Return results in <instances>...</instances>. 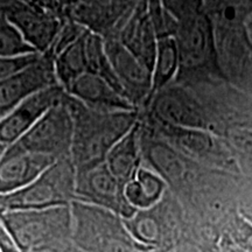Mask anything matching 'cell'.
Listing matches in <instances>:
<instances>
[{"mask_svg": "<svg viewBox=\"0 0 252 252\" xmlns=\"http://www.w3.org/2000/svg\"><path fill=\"white\" fill-rule=\"evenodd\" d=\"M190 89L203 104L213 132L234 157L241 174L252 180L251 97L225 78L203 82Z\"/></svg>", "mask_w": 252, "mask_h": 252, "instance_id": "6da1fadb", "label": "cell"}, {"mask_svg": "<svg viewBox=\"0 0 252 252\" xmlns=\"http://www.w3.org/2000/svg\"><path fill=\"white\" fill-rule=\"evenodd\" d=\"M74 119L70 159L82 169L105 161L110 150L138 124L141 111H99L68 94Z\"/></svg>", "mask_w": 252, "mask_h": 252, "instance_id": "7a4b0ae2", "label": "cell"}, {"mask_svg": "<svg viewBox=\"0 0 252 252\" xmlns=\"http://www.w3.org/2000/svg\"><path fill=\"white\" fill-rule=\"evenodd\" d=\"M174 39L180 58L175 82L190 88L225 78L219 65L214 25L207 11L176 21Z\"/></svg>", "mask_w": 252, "mask_h": 252, "instance_id": "3957f363", "label": "cell"}, {"mask_svg": "<svg viewBox=\"0 0 252 252\" xmlns=\"http://www.w3.org/2000/svg\"><path fill=\"white\" fill-rule=\"evenodd\" d=\"M70 207L72 239L84 252H149L135 242L117 214L80 201Z\"/></svg>", "mask_w": 252, "mask_h": 252, "instance_id": "277c9868", "label": "cell"}, {"mask_svg": "<svg viewBox=\"0 0 252 252\" xmlns=\"http://www.w3.org/2000/svg\"><path fill=\"white\" fill-rule=\"evenodd\" d=\"M124 222L135 242L149 252H168L188 242L189 228L184 208L169 189L159 203L150 209L138 210Z\"/></svg>", "mask_w": 252, "mask_h": 252, "instance_id": "5b68a950", "label": "cell"}, {"mask_svg": "<svg viewBox=\"0 0 252 252\" xmlns=\"http://www.w3.org/2000/svg\"><path fill=\"white\" fill-rule=\"evenodd\" d=\"M76 168L70 157L56 160L39 178L13 193L0 195V212L70 206L75 201Z\"/></svg>", "mask_w": 252, "mask_h": 252, "instance_id": "8992f818", "label": "cell"}, {"mask_svg": "<svg viewBox=\"0 0 252 252\" xmlns=\"http://www.w3.org/2000/svg\"><path fill=\"white\" fill-rule=\"evenodd\" d=\"M70 206L0 212V222L20 250L28 252L72 237Z\"/></svg>", "mask_w": 252, "mask_h": 252, "instance_id": "52a82bcc", "label": "cell"}, {"mask_svg": "<svg viewBox=\"0 0 252 252\" xmlns=\"http://www.w3.org/2000/svg\"><path fill=\"white\" fill-rule=\"evenodd\" d=\"M144 119L162 139L191 161L208 168L242 175L234 157L214 132L203 128H186L156 124L146 118Z\"/></svg>", "mask_w": 252, "mask_h": 252, "instance_id": "ba28073f", "label": "cell"}, {"mask_svg": "<svg viewBox=\"0 0 252 252\" xmlns=\"http://www.w3.org/2000/svg\"><path fill=\"white\" fill-rule=\"evenodd\" d=\"M141 113L156 124L213 132L209 116L196 94L175 81L158 91Z\"/></svg>", "mask_w": 252, "mask_h": 252, "instance_id": "9c48e42d", "label": "cell"}, {"mask_svg": "<svg viewBox=\"0 0 252 252\" xmlns=\"http://www.w3.org/2000/svg\"><path fill=\"white\" fill-rule=\"evenodd\" d=\"M72 135L74 119L67 94L65 98L49 109L18 143L32 152L59 160L70 157Z\"/></svg>", "mask_w": 252, "mask_h": 252, "instance_id": "30bf717a", "label": "cell"}, {"mask_svg": "<svg viewBox=\"0 0 252 252\" xmlns=\"http://www.w3.org/2000/svg\"><path fill=\"white\" fill-rule=\"evenodd\" d=\"M75 201L91 204L130 219L137 213L124 194V186L109 169L105 161L76 171Z\"/></svg>", "mask_w": 252, "mask_h": 252, "instance_id": "8fae6325", "label": "cell"}, {"mask_svg": "<svg viewBox=\"0 0 252 252\" xmlns=\"http://www.w3.org/2000/svg\"><path fill=\"white\" fill-rule=\"evenodd\" d=\"M214 33L223 76L248 93L252 88V40L248 26L214 27Z\"/></svg>", "mask_w": 252, "mask_h": 252, "instance_id": "7c38bea8", "label": "cell"}, {"mask_svg": "<svg viewBox=\"0 0 252 252\" xmlns=\"http://www.w3.org/2000/svg\"><path fill=\"white\" fill-rule=\"evenodd\" d=\"M108 58L124 94L140 111L146 109L152 91V70L113 36L104 37Z\"/></svg>", "mask_w": 252, "mask_h": 252, "instance_id": "4fadbf2b", "label": "cell"}, {"mask_svg": "<svg viewBox=\"0 0 252 252\" xmlns=\"http://www.w3.org/2000/svg\"><path fill=\"white\" fill-rule=\"evenodd\" d=\"M56 84L54 60L43 54L30 67L0 81V119L32 94Z\"/></svg>", "mask_w": 252, "mask_h": 252, "instance_id": "5bb4252c", "label": "cell"}, {"mask_svg": "<svg viewBox=\"0 0 252 252\" xmlns=\"http://www.w3.org/2000/svg\"><path fill=\"white\" fill-rule=\"evenodd\" d=\"M0 7L39 54L49 52L62 27L58 15L39 11L19 0H5Z\"/></svg>", "mask_w": 252, "mask_h": 252, "instance_id": "9a60e30c", "label": "cell"}, {"mask_svg": "<svg viewBox=\"0 0 252 252\" xmlns=\"http://www.w3.org/2000/svg\"><path fill=\"white\" fill-rule=\"evenodd\" d=\"M67 93L60 84L32 94L0 119V144L8 146L24 137L45 113L62 102Z\"/></svg>", "mask_w": 252, "mask_h": 252, "instance_id": "2e32d148", "label": "cell"}, {"mask_svg": "<svg viewBox=\"0 0 252 252\" xmlns=\"http://www.w3.org/2000/svg\"><path fill=\"white\" fill-rule=\"evenodd\" d=\"M55 161L54 158L25 149L18 141L6 146L0 158V195L26 187Z\"/></svg>", "mask_w": 252, "mask_h": 252, "instance_id": "e0dca14e", "label": "cell"}, {"mask_svg": "<svg viewBox=\"0 0 252 252\" xmlns=\"http://www.w3.org/2000/svg\"><path fill=\"white\" fill-rule=\"evenodd\" d=\"M72 98L99 111H133L138 110L122 93L103 77L94 74L81 75L65 88ZM140 111V110H139Z\"/></svg>", "mask_w": 252, "mask_h": 252, "instance_id": "ac0fdd59", "label": "cell"}, {"mask_svg": "<svg viewBox=\"0 0 252 252\" xmlns=\"http://www.w3.org/2000/svg\"><path fill=\"white\" fill-rule=\"evenodd\" d=\"M116 37L125 48L137 56L147 68L153 71L157 55L158 36L149 15L147 0L143 1L118 30Z\"/></svg>", "mask_w": 252, "mask_h": 252, "instance_id": "d6986e66", "label": "cell"}, {"mask_svg": "<svg viewBox=\"0 0 252 252\" xmlns=\"http://www.w3.org/2000/svg\"><path fill=\"white\" fill-rule=\"evenodd\" d=\"M139 126L140 121L110 150L105 159L109 169L124 187L144 165L139 140Z\"/></svg>", "mask_w": 252, "mask_h": 252, "instance_id": "ffe728a7", "label": "cell"}, {"mask_svg": "<svg viewBox=\"0 0 252 252\" xmlns=\"http://www.w3.org/2000/svg\"><path fill=\"white\" fill-rule=\"evenodd\" d=\"M168 191L165 180L156 172L143 165L124 187L128 204L138 210L150 209L160 202Z\"/></svg>", "mask_w": 252, "mask_h": 252, "instance_id": "44dd1931", "label": "cell"}, {"mask_svg": "<svg viewBox=\"0 0 252 252\" xmlns=\"http://www.w3.org/2000/svg\"><path fill=\"white\" fill-rule=\"evenodd\" d=\"M179 69H180V58H179V50L174 36L158 39L157 55L152 71L151 98L158 91L169 86L176 80Z\"/></svg>", "mask_w": 252, "mask_h": 252, "instance_id": "7402d4cb", "label": "cell"}, {"mask_svg": "<svg viewBox=\"0 0 252 252\" xmlns=\"http://www.w3.org/2000/svg\"><path fill=\"white\" fill-rule=\"evenodd\" d=\"M88 31L89 28H86L76 41L53 59L56 78L63 89H65L75 78L87 72L86 40Z\"/></svg>", "mask_w": 252, "mask_h": 252, "instance_id": "603a6c76", "label": "cell"}, {"mask_svg": "<svg viewBox=\"0 0 252 252\" xmlns=\"http://www.w3.org/2000/svg\"><path fill=\"white\" fill-rule=\"evenodd\" d=\"M214 27L247 26L252 17V0H204Z\"/></svg>", "mask_w": 252, "mask_h": 252, "instance_id": "cb8c5ba5", "label": "cell"}, {"mask_svg": "<svg viewBox=\"0 0 252 252\" xmlns=\"http://www.w3.org/2000/svg\"><path fill=\"white\" fill-rule=\"evenodd\" d=\"M37 53L25 40L20 31L9 21L0 7V55H25Z\"/></svg>", "mask_w": 252, "mask_h": 252, "instance_id": "d4e9b609", "label": "cell"}, {"mask_svg": "<svg viewBox=\"0 0 252 252\" xmlns=\"http://www.w3.org/2000/svg\"><path fill=\"white\" fill-rule=\"evenodd\" d=\"M224 234L245 252H252V223L236 213L224 228Z\"/></svg>", "mask_w": 252, "mask_h": 252, "instance_id": "484cf974", "label": "cell"}, {"mask_svg": "<svg viewBox=\"0 0 252 252\" xmlns=\"http://www.w3.org/2000/svg\"><path fill=\"white\" fill-rule=\"evenodd\" d=\"M42 54L33 53L25 55H0V81L18 74L35 63Z\"/></svg>", "mask_w": 252, "mask_h": 252, "instance_id": "4316f807", "label": "cell"}, {"mask_svg": "<svg viewBox=\"0 0 252 252\" xmlns=\"http://www.w3.org/2000/svg\"><path fill=\"white\" fill-rule=\"evenodd\" d=\"M161 4L175 21L207 11L204 0H161Z\"/></svg>", "mask_w": 252, "mask_h": 252, "instance_id": "83f0119b", "label": "cell"}, {"mask_svg": "<svg viewBox=\"0 0 252 252\" xmlns=\"http://www.w3.org/2000/svg\"><path fill=\"white\" fill-rule=\"evenodd\" d=\"M28 252H84L78 245L75 243L72 237L60 239L53 243L43 245V247L34 249Z\"/></svg>", "mask_w": 252, "mask_h": 252, "instance_id": "f1b7e54d", "label": "cell"}, {"mask_svg": "<svg viewBox=\"0 0 252 252\" xmlns=\"http://www.w3.org/2000/svg\"><path fill=\"white\" fill-rule=\"evenodd\" d=\"M238 212L252 223V180L249 179L239 196Z\"/></svg>", "mask_w": 252, "mask_h": 252, "instance_id": "f546056e", "label": "cell"}, {"mask_svg": "<svg viewBox=\"0 0 252 252\" xmlns=\"http://www.w3.org/2000/svg\"><path fill=\"white\" fill-rule=\"evenodd\" d=\"M23 4L31 6V7L39 9V11L48 12V13L58 15L60 9V1L59 0H19Z\"/></svg>", "mask_w": 252, "mask_h": 252, "instance_id": "4dcf8cb0", "label": "cell"}, {"mask_svg": "<svg viewBox=\"0 0 252 252\" xmlns=\"http://www.w3.org/2000/svg\"><path fill=\"white\" fill-rule=\"evenodd\" d=\"M0 252H23L0 222Z\"/></svg>", "mask_w": 252, "mask_h": 252, "instance_id": "1f68e13d", "label": "cell"}, {"mask_svg": "<svg viewBox=\"0 0 252 252\" xmlns=\"http://www.w3.org/2000/svg\"><path fill=\"white\" fill-rule=\"evenodd\" d=\"M171 252H202L197 245H195L190 242H184V243L176 245L174 249H172Z\"/></svg>", "mask_w": 252, "mask_h": 252, "instance_id": "d6a6232c", "label": "cell"}, {"mask_svg": "<svg viewBox=\"0 0 252 252\" xmlns=\"http://www.w3.org/2000/svg\"><path fill=\"white\" fill-rule=\"evenodd\" d=\"M248 30H249V33H250V36H251V40H252V17L248 23Z\"/></svg>", "mask_w": 252, "mask_h": 252, "instance_id": "836d02e7", "label": "cell"}, {"mask_svg": "<svg viewBox=\"0 0 252 252\" xmlns=\"http://www.w3.org/2000/svg\"><path fill=\"white\" fill-rule=\"evenodd\" d=\"M5 149H6V146H5V145L0 144V158H1V156H2V153H4Z\"/></svg>", "mask_w": 252, "mask_h": 252, "instance_id": "e575fe53", "label": "cell"}, {"mask_svg": "<svg viewBox=\"0 0 252 252\" xmlns=\"http://www.w3.org/2000/svg\"><path fill=\"white\" fill-rule=\"evenodd\" d=\"M248 94H249V96H250V97H251V98H252V88H251V89H250V90H249V91H248Z\"/></svg>", "mask_w": 252, "mask_h": 252, "instance_id": "d590c367", "label": "cell"}, {"mask_svg": "<svg viewBox=\"0 0 252 252\" xmlns=\"http://www.w3.org/2000/svg\"><path fill=\"white\" fill-rule=\"evenodd\" d=\"M168 252H171V251H168Z\"/></svg>", "mask_w": 252, "mask_h": 252, "instance_id": "8d00e7d4", "label": "cell"}]
</instances>
